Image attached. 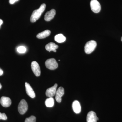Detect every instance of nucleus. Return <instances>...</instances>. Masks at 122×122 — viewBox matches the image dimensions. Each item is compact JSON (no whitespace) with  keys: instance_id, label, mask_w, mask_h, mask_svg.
Segmentation results:
<instances>
[{"instance_id":"2","label":"nucleus","mask_w":122,"mask_h":122,"mask_svg":"<svg viewBox=\"0 0 122 122\" xmlns=\"http://www.w3.org/2000/svg\"><path fill=\"white\" fill-rule=\"evenodd\" d=\"M97 46V43L95 41L91 40L86 44L85 46V53L90 54L93 52Z\"/></svg>"},{"instance_id":"21","label":"nucleus","mask_w":122,"mask_h":122,"mask_svg":"<svg viewBox=\"0 0 122 122\" xmlns=\"http://www.w3.org/2000/svg\"><path fill=\"white\" fill-rule=\"evenodd\" d=\"M19 0H9V2L10 4H13L15 2H17Z\"/></svg>"},{"instance_id":"19","label":"nucleus","mask_w":122,"mask_h":122,"mask_svg":"<svg viewBox=\"0 0 122 122\" xmlns=\"http://www.w3.org/2000/svg\"><path fill=\"white\" fill-rule=\"evenodd\" d=\"M36 118L34 116H31L29 117L26 118L25 122H35Z\"/></svg>"},{"instance_id":"4","label":"nucleus","mask_w":122,"mask_h":122,"mask_svg":"<svg viewBox=\"0 0 122 122\" xmlns=\"http://www.w3.org/2000/svg\"><path fill=\"white\" fill-rule=\"evenodd\" d=\"M18 111L20 114L25 113L28 110V105L26 101L24 99L21 100L18 106Z\"/></svg>"},{"instance_id":"17","label":"nucleus","mask_w":122,"mask_h":122,"mask_svg":"<svg viewBox=\"0 0 122 122\" xmlns=\"http://www.w3.org/2000/svg\"><path fill=\"white\" fill-rule=\"evenodd\" d=\"M45 104L47 107H52L54 104V99L52 97L47 98L45 100Z\"/></svg>"},{"instance_id":"14","label":"nucleus","mask_w":122,"mask_h":122,"mask_svg":"<svg viewBox=\"0 0 122 122\" xmlns=\"http://www.w3.org/2000/svg\"><path fill=\"white\" fill-rule=\"evenodd\" d=\"M58 48V46L53 42H50L45 46L46 50L49 52L51 51H54Z\"/></svg>"},{"instance_id":"3","label":"nucleus","mask_w":122,"mask_h":122,"mask_svg":"<svg viewBox=\"0 0 122 122\" xmlns=\"http://www.w3.org/2000/svg\"><path fill=\"white\" fill-rule=\"evenodd\" d=\"M45 65L46 67L50 70H55L58 67V64L54 58L47 59L46 61Z\"/></svg>"},{"instance_id":"13","label":"nucleus","mask_w":122,"mask_h":122,"mask_svg":"<svg viewBox=\"0 0 122 122\" xmlns=\"http://www.w3.org/2000/svg\"><path fill=\"white\" fill-rule=\"evenodd\" d=\"M73 110L76 114H79L81 112V107L80 103L77 100L74 101L72 104Z\"/></svg>"},{"instance_id":"10","label":"nucleus","mask_w":122,"mask_h":122,"mask_svg":"<svg viewBox=\"0 0 122 122\" xmlns=\"http://www.w3.org/2000/svg\"><path fill=\"white\" fill-rule=\"evenodd\" d=\"M56 14V11L54 9H52L50 11H48L46 13L44 17L45 20L46 21H49L52 20Z\"/></svg>"},{"instance_id":"5","label":"nucleus","mask_w":122,"mask_h":122,"mask_svg":"<svg viewBox=\"0 0 122 122\" xmlns=\"http://www.w3.org/2000/svg\"><path fill=\"white\" fill-rule=\"evenodd\" d=\"M90 7L92 11L95 13H98L101 10V5L97 0H92L90 2Z\"/></svg>"},{"instance_id":"12","label":"nucleus","mask_w":122,"mask_h":122,"mask_svg":"<svg viewBox=\"0 0 122 122\" xmlns=\"http://www.w3.org/2000/svg\"><path fill=\"white\" fill-rule=\"evenodd\" d=\"M97 116L95 112L90 111L87 114L86 121L87 122H97Z\"/></svg>"},{"instance_id":"18","label":"nucleus","mask_w":122,"mask_h":122,"mask_svg":"<svg viewBox=\"0 0 122 122\" xmlns=\"http://www.w3.org/2000/svg\"><path fill=\"white\" fill-rule=\"evenodd\" d=\"M26 48L24 46H20L17 49V51L20 53H24L26 52Z\"/></svg>"},{"instance_id":"6","label":"nucleus","mask_w":122,"mask_h":122,"mask_svg":"<svg viewBox=\"0 0 122 122\" xmlns=\"http://www.w3.org/2000/svg\"><path fill=\"white\" fill-rule=\"evenodd\" d=\"M31 68L34 74L37 77L41 75V71L40 66L38 63L35 61H33L31 63Z\"/></svg>"},{"instance_id":"15","label":"nucleus","mask_w":122,"mask_h":122,"mask_svg":"<svg viewBox=\"0 0 122 122\" xmlns=\"http://www.w3.org/2000/svg\"><path fill=\"white\" fill-rule=\"evenodd\" d=\"M51 34V31L50 30H47L43 31L37 35V37L39 39H43V38H45L49 36Z\"/></svg>"},{"instance_id":"1","label":"nucleus","mask_w":122,"mask_h":122,"mask_svg":"<svg viewBox=\"0 0 122 122\" xmlns=\"http://www.w3.org/2000/svg\"><path fill=\"white\" fill-rule=\"evenodd\" d=\"M46 8L45 4H43L41 5L39 9L34 10L30 17V21L32 22H34L38 20L44 12Z\"/></svg>"},{"instance_id":"26","label":"nucleus","mask_w":122,"mask_h":122,"mask_svg":"<svg viewBox=\"0 0 122 122\" xmlns=\"http://www.w3.org/2000/svg\"><path fill=\"white\" fill-rule=\"evenodd\" d=\"M121 40H122V38H121Z\"/></svg>"},{"instance_id":"25","label":"nucleus","mask_w":122,"mask_h":122,"mask_svg":"<svg viewBox=\"0 0 122 122\" xmlns=\"http://www.w3.org/2000/svg\"><path fill=\"white\" fill-rule=\"evenodd\" d=\"M97 120H99L98 118L97 117Z\"/></svg>"},{"instance_id":"23","label":"nucleus","mask_w":122,"mask_h":122,"mask_svg":"<svg viewBox=\"0 0 122 122\" xmlns=\"http://www.w3.org/2000/svg\"><path fill=\"white\" fill-rule=\"evenodd\" d=\"M3 24V21L1 19H0V28L1 26Z\"/></svg>"},{"instance_id":"9","label":"nucleus","mask_w":122,"mask_h":122,"mask_svg":"<svg viewBox=\"0 0 122 122\" xmlns=\"http://www.w3.org/2000/svg\"><path fill=\"white\" fill-rule=\"evenodd\" d=\"M0 102L2 106L5 107L10 106L12 103L11 99L5 96L1 97Z\"/></svg>"},{"instance_id":"7","label":"nucleus","mask_w":122,"mask_h":122,"mask_svg":"<svg viewBox=\"0 0 122 122\" xmlns=\"http://www.w3.org/2000/svg\"><path fill=\"white\" fill-rule=\"evenodd\" d=\"M64 93H65V91H64V88L63 87H59L57 90L55 95V98L58 102H61L62 100V97L64 95Z\"/></svg>"},{"instance_id":"8","label":"nucleus","mask_w":122,"mask_h":122,"mask_svg":"<svg viewBox=\"0 0 122 122\" xmlns=\"http://www.w3.org/2000/svg\"><path fill=\"white\" fill-rule=\"evenodd\" d=\"M57 86V84L55 83L52 87L47 89L46 92V95L50 97L54 96L56 92Z\"/></svg>"},{"instance_id":"24","label":"nucleus","mask_w":122,"mask_h":122,"mask_svg":"<svg viewBox=\"0 0 122 122\" xmlns=\"http://www.w3.org/2000/svg\"><path fill=\"white\" fill-rule=\"evenodd\" d=\"M1 87H2V86H1V84L0 83V89H1Z\"/></svg>"},{"instance_id":"22","label":"nucleus","mask_w":122,"mask_h":122,"mask_svg":"<svg viewBox=\"0 0 122 122\" xmlns=\"http://www.w3.org/2000/svg\"><path fill=\"white\" fill-rule=\"evenodd\" d=\"M3 74V71L0 68V76L2 75Z\"/></svg>"},{"instance_id":"20","label":"nucleus","mask_w":122,"mask_h":122,"mask_svg":"<svg viewBox=\"0 0 122 122\" xmlns=\"http://www.w3.org/2000/svg\"><path fill=\"white\" fill-rule=\"evenodd\" d=\"M7 119V115L5 114L1 113L0 112V119L3 120H6Z\"/></svg>"},{"instance_id":"11","label":"nucleus","mask_w":122,"mask_h":122,"mask_svg":"<svg viewBox=\"0 0 122 122\" xmlns=\"http://www.w3.org/2000/svg\"><path fill=\"white\" fill-rule=\"evenodd\" d=\"M25 85L26 93L31 98H35V93L30 85L29 83L26 82L25 84Z\"/></svg>"},{"instance_id":"16","label":"nucleus","mask_w":122,"mask_h":122,"mask_svg":"<svg viewBox=\"0 0 122 122\" xmlns=\"http://www.w3.org/2000/svg\"><path fill=\"white\" fill-rule=\"evenodd\" d=\"M55 41L58 43H62L65 41L66 38L65 37L61 34H57L55 35L54 37Z\"/></svg>"}]
</instances>
